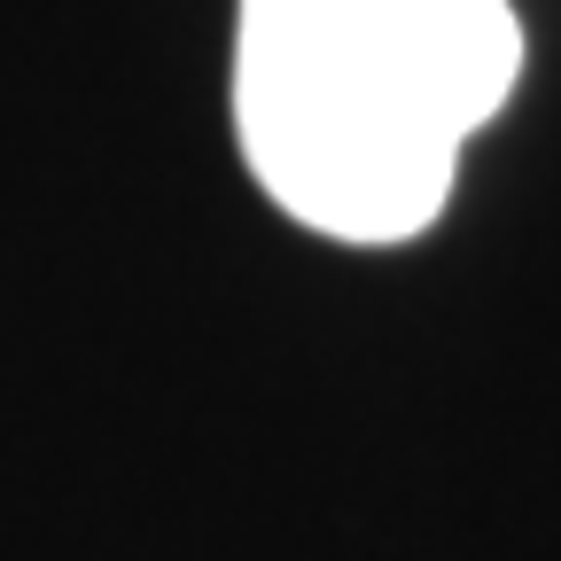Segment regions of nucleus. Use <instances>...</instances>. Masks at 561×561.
<instances>
[{"mask_svg": "<svg viewBox=\"0 0 561 561\" xmlns=\"http://www.w3.org/2000/svg\"><path fill=\"white\" fill-rule=\"evenodd\" d=\"M515 70L507 0H242L234 125L289 219L405 242L445 210L460 140Z\"/></svg>", "mask_w": 561, "mask_h": 561, "instance_id": "1", "label": "nucleus"}]
</instances>
